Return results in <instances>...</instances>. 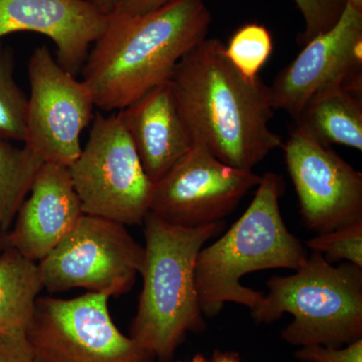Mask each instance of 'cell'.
Listing matches in <instances>:
<instances>
[{
	"label": "cell",
	"mask_w": 362,
	"mask_h": 362,
	"mask_svg": "<svg viewBox=\"0 0 362 362\" xmlns=\"http://www.w3.org/2000/svg\"><path fill=\"white\" fill-rule=\"evenodd\" d=\"M176 105L194 143L233 168L252 170L282 138L270 129V90L247 80L228 61L225 45L206 39L175 66L170 80Z\"/></svg>",
	"instance_id": "1"
},
{
	"label": "cell",
	"mask_w": 362,
	"mask_h": 362,
	"mask_svg": "<svg viewBox=\"0 0 362 362\" xmlns=\"http://www.w3.org/2000/svg\"><path fill=\"white\" fill-rule=\"evenodd\" d=\"M206 0H173L141 16H107L82 68L83 82L102 111H120L169 82L181 59L206 39Z\"/></svg>",
	"instance_id": "2"
},
{
	"label": "cell",
	"mask_w": 362,
	"mask_h": 362,
	"mask_svg": "<svg viewBox=\"0 0 362 362\" xmlns=\"http://www.w3.org/2000/svg\"><path fill=\"white\" fill-rule=\"evenodd\" d=\"M283 194L282 176L266 173L247 211L225 235L199 252L195 286L204 316L218 315L226 303L257 308L265 294L240 284L244 276L270 269L297 270L304 263L308 252L283 221Z\"/></svg>",
	"instance_id": "3"
},
{
	"label": "cell",
	"mask_w": 362,
	"mask_h": 362,
	"mask_svg": "<svg viewBox=\"0 0 362 362\" xmlns=\"http://www.w3.org/2000/svg\"><path fill=\"white\" fill-rule=\"evenodd\" d=\"M223 225L218 221L185 228L150 211L145 216L143 287L130 337L152 358L169 361L188 332L204 329L195 264L202 247Z\"/></svg>",
	"instance_id": "4"
},
{
	"label": "cell",
	"mask_w": 362,
	"mask_h": 362,
	"mask_svg": "<svg viewBox=\"0 0 362 362\" xmlns=\"http://www.w3.org/2000/svg\"><path fill=\"white\" fill-rule=\"evenodd\" d=\"M295 274L271 278L268 294L251 310L257 324H270L284 313L293 320L281 333L294 346L341 347L362 338V267H335L312 252Z\"/></svg>",
	"instance_id": "5"
},
{
	"label": "cell",
	"mask_w": 362,
	"mask_h": 362,
	"mask_svg": "<svg viewBox=\"0 0 362 362\" xmlns=\"http://www.w3.org/2000/svg\"><path fill=\"white\" fill-rule=\"evenodd\" d=\"M69 171L85 214L143 225L154 183L117 114L94 116L87 143Z\"/></svg>",
	"instance_id": "6"
},
{
	"label": "cell",
	"mask_w": 362,
	"mask_h": 362,
	"mask_svg": "<svg viewBox=\"0 0 362 362\" xmlns=\"http://www.w3.org/2000/svg\"><path fill=\"white\" fill-rule=\"evenodd\" d=\"M144 263V247L124 225L83 214L71 232L37 263L42 289L82 288L119 296L132 289Z\"/></svg>",
	"instance_id": "7"
},
{
	"label": "cell",
	"mask_w": 362,
	"mask_h": 362,
	"mask_svg": "<svg viewBox=\"0 0 362 362\" xmlns=\"http://www.w3.org/2000/svg\"><path fill=\"white\" fill-rule=\"evenodd\" d=\"M110 297H39L26 337L35 362H151L112 320Z\"/></svg>",
	"instance_id": "8"
},
{
	"label": "cell",
	"mask_w": 362,
	"mask_h": 362,
	"mask_svg": "<svg viewBox=\"0 0 362 362\" xmlns=\"http://www.w3.org/2000/svg\"><path fill=\"white\" fill-rule=\"evenodd\" d=\"M28 70L30 94L23 143L44 163L69 168L82 151L81 135L94 118V99L45 45L33 52Z\"/></svg>",
	"instance_id": "9"
},
{
	"label": "cell",
	"mask_w": 362,
	"mask_h": 362,
	"mask_svg": "<svg viewBox=\"0 0 362 362\" xmlns=\"http://www.w3.org/2000/svg\"><path fill=\"white\" fill-rule=\"evenodd\" d=\"M262 176L228 165L209 149H192L153 185L150 213L170 225L197 228L221 221L235 211Z\"/></svg>",
	"instance_id": "10"
},
{
	"label": "cell",
	"mask_w": 362,
	"mask_h": 362,
	"mask_svg": "<svg viewBox=\"0 0 362 362\" xmlns=\"http://www.w3.org/2000/svg\"><path fill=\"white\" fill-rule=\"evenodd\" d=\"M305 226L318 233L362 221V173L295 124L283 144Z\"/></svg>",
	"instance_id": "11"
},
{
	"label": "cell",
	"mask_w": 362,
	"mask_h": 362,
	"mask_svg": "<svg viewBox=\"0 0 362 362\" xmlns=\"http://www.w3.org/2000/svg\"><path fill=\"white\" fill-rule=\"evenodd\" d=\"M362 9L347 2L337 25L317 35L269 86L272 107L296 121L306 104L333 88L361 96Z\"/></svg>",
	"instance_id": "12"
},
{
	"label": "cell",
	"mask_w": 362,
	"mask_h": 362,
	"mask_svg": "<svg viewBox=\"0 0 362 362\" xmlns=\"http://www.w3.org/2000/svg\"><path fill=\"white\" fill-rule=\"evenodd\" d=\"M106 23L107 16L84 0H0V42L16 33L45 35L59 65L75 76Z\"/></svg>",
	"instance_id": "13"
},
{
	"label": "cell",
	"mask_w": 362,
	"mask_h": 362,
	"mask_svg": "<svg viewBox=\"0 0 362 362\" xmlns=\"http://www.w3.org/2000/svg\"><path fill=\"white\" fill-rule=\"evenodd\" d=\"M83 214L69 168L44 163L7 233V246L39 263L71 232Z\"/></svg>",
	"instance_id": "14"
},
{
	"label": "cell",
	"mask_w": 362,
	"mask_h": 362,
	"mask_svg": "<svg viewBox=\"0 0 362 362\" xmlns=\"http://www.w3.org/2000/svg\"><path fill=\"white\" fill-rule=\"evenodd\" d=\"M117 116L153 183L161 180L194 145L169 82L150 90L118 111Z\"/></svg>",
	"instance_id": "15"
},
{
	"label": "cell",
	"mask_w": 362,
	"mask_h": 362,
	"mask_svg": "<svg viewBox=\"0 0 362 362\" xmlns=\"http://www.w3.org/2000/svg\"><path fill=\"white\" fill-rule=\"evenodd\" d=\"M295 124L324 145H342L362 151L361 96L344 88L315 95Z\"/></svg>",
	"instance_id": "16"
},
{
	"label": "cell",
	"mask_w": 362,
	"mask_h": 362,
	"mask_svg": "<svg viewBox=\"0 0 362 362\" xmlns=\"http://www.w3.org/2000/svg\"><path fill=\"white\" fill-rule=\"evenodd\" d=\"M42 290L37 263L7 247L0 254V335L28 329Z\"/></svg>",
	"instance_id": "17"
},
{
	"label": "cell",
	"mask_w": 362,
	"mask_h": 362,
	"mask_svg": "<svg viewBox=\"0 0 362 362\" xmlns=\"http://www.w3.org/2000/svg\"><path fill=\"white\" fill-rule=\"evenodd\" d=\"M44 161L23 145L0 139V226L8 233Z\"/></svg>",
	"instance_id": "18"
},
{
	"label": "cell",
	"mask_w": 362,
	"mask_h": 362,
	"mask_svg": "<svg viewBox=\"0 0 362 362\" xmlns=\"http://www.w3.org/2000/svg\"><path fill=\"white\" fill-rule=\"evenodd\" d=\"M28 96L14 78L13 54L0 42V139L25 142Z\"/></svg>",
	"instance_id": "19"
},
{
	"label": "cell",
	"mask_w": 362,
	"mask_h": 362,
	"mask_svg": "<svg viewBox=\"0 0 362 362\" xmlns=\"http://www.w3.org/2000/svg\"><path fill=\"white\" fill-rule=\"evenodd\" d=\"M273 51L271 33L262 25L249 23L240 28L228 45L225 54L230 64L247 80L259 77V71L270 59Z\"/></svg>",
	"instance_id": "20"
},
{
	"label": "cell",
	"mask_w": 362,
	"mask_h": 362,
	"mask_svg": "<svg viewBox=\"0 0 362 362\" xmlns=\"http://www.w3.org/2000/svg\"><path fill=\"white\" fill-rule=\"evenodd\" d=\"M306 246L330 263L345 261L362 267V221L318 233L307 240Z\"/></svg>",
	"instance_id": "21"
},
{
	"label": "cell",
	"mask_w": 362,
	"mask_h": 362,
	"mask_svg": "<svg viewBox=\"0 0 362 362\" xmlns=\"http://www.w3.org/2000/svg\"><path fill=\"white\" fill-rule=\"evenodd\" d=\"M303 16L304 32L298 37V44L305 45L317 35L328 32L335 25L345 7L347 0H294Z\"/></svg>",
	"instance_id": "22"
},
{
	"label": "cell",
	"mask_w": 362,
	"mask_h": 362,
	"mask_svg": "<svg viewBox=\"0 0 362 362\" xmlns=\"http://www.w3.org/2000/svg\"><path fill=\"white\" fill-rule=\"evenodd\" d=\"M298 361L303 362H362V338L345 347L310 345L295 352Z\"/></svg>",
	"instance_id": "23"
},
{
	"label": "cell",
	"mask_w": 362,
	"mask_h": 362,
	"mask_svg": "<svg viewBox=\"0 0 362 362\" xmlns=\"http://www.w3.org/2000/svg\"><path fill=\"white\" fill-rule=\"evenodd\" d=\"M0 362H35L26 330L0 335Z\"/></svg>",
	"instance_id": "24"
},
{
	"label": "cell",
	"mask_w": 362,
	"mask_h": 362,
	"mask_svg": "<svg viewBox=\"0 0 362 362\" xmlns=\"http://www.w3.org/2000/svg\"><path fill=\"white\" fill-rule=\"evenodd\" d=\"M170 1L173 0H117L113 13L141 16L156 11Z\"/></svg>",
	"instance_id": "25"
},
{
	"label": "cell",
	"mask_w": 362,
	"mask_h": 362,
	"mask_svg": "<svg viewBox=\"0 0 362 362\" xmlns=\"http://www.w3.org/2000/svg\"><path fill=\"white\" fill-rule=\"evenodd\" d=\"M90 6L96 7L104 16H109L115 11L117 0H84Z\"/></svg>",
	"instance_id": "26"
},
{
	"label": "cell",
	"mask_w": 362,
	"mask_h": 362,
	"mask_svg": "<svg viewBox=\"0 0 362 362\" xmlns=\"http://www.w3.org/2000/svg\"><path fill=\"white\" fill-rule=\"evenodd\" d=\"M211 362H242L239 354L230 351H218L216 350L211 357Z\"/></svg>",
	"instance_id": "27"
},
{
	"label": "cell",
	"mask_w": 362,
	"mask_h": 362,
	"mask_svg": "<svg viewBox=\"0 0 362 362\" xmlns=\"http://www.w3.org/2000/svg\"><path fill=\"white\" fill-rule=\"evenodd\" d=\"M7 246V233L0 226V254L6 249Z\"/></svg>",
	"instance_id": "28"
},
{
	"label": "cell",
	"mask_w": 362,
	"mask_h": 362,
	"mask_svg": "<svg viewBox=\"0 0 362 362\" xmlns=\"http://www.w3.org/2000/svg\"><path fill=\"white\" fill-rule=\"evenodd\" d=\"M189 362H209L202 354H197Z\"/></svg>",
	"instance_id": "29"
},
{
	"label": "cell",
	"mask_w": 362,
	"mask_h": 362,
	"mask_svg": "<svg viewBox=\"0 0 362 362\" xmlns=\"http://www.w3.org/2000/svg\"><path fill=\"white\" fill-rule=\"evenodd\" d=\"M352 6L357 7V8L362 9V0H347Z\"/></svg>",
	"instance_id": "30"
}]
</instances>
